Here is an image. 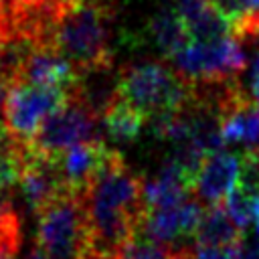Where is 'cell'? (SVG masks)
<instances>
[{
	"mask_svg": "<svg viewBox=\"0 0 259 259\" xmlns=\"http://www.w3.org/2000/svg\"><path fill=\"white\" fill-rule=\"evenodd\" d=\"M83 206L91 253L109 259L142 225L148 206L144 202V178L132 172L119 152H111L105 166L83 190Z\"/></svg>",
	"mask_w": 259,
	"mask_h": 259,
	"instance_id": "cell-1",
	"label": "cell"
},
{
	"mask_svg": "<svg viewBox=\"0 0 259 259\" xmlns=\"http://www.w3.org/2000/svg\"><path fill=\"white\" fill-rule=\"evenodd\" d=\"M111 18L113 8L103 0H67L53 24L51 47L67 57L79 73L113 65Z\"/></svg>",
	"mask_w": 259,
	"mask_h": 259,
	"instance_id": "cell-2",
	"label": "cell"
},
{
	"mask_svg": "<svg viewBox=\"0 0 259 259\" xmlns=\"http://www.w3.org/2000/svg\"><path fill=\"white\" fill-rule=\"evenodd\" d=\"M34 214L36 249L45 259H93L83 192L65 188Z\"/></svg>",
	"mask_w": 259,
	"mask_h": 259,
	"instance_id": "cell-3",
	"label": "cell"
},
{
	"mask_svg": "<svg viewBox=\"0 0 259 259\" xmlns=\"http://www.w3.org/2000/svg\"><path fill=\"white\" fill-rule=\"evenodd\" d=\"M119 97L148 115V119L182 111L190 99V83L180 73L160 61L125 65L117 73Z\"/></svg>",
	"mask_w": 259,
	"mask_h": 259,
	"instance_id": "cell-4",
	"label": "cell"
},
{
	"mask_svg": "<svg viewBox=\"0 0 259 259\" xmlns=\"http://www.w3.org/2000/svg\"><path fill=\"white\" fill-rule=\"evenodd\" d=\"M170 61L190 85L217 83L239 79L247 67V53L237 36L227 34L217 40H190Z\"/></svg>",
	"mask_w": 259,
	"mask_h": 259,
	"instance_id": "cell-5",
	"label": "cell"
},
{
	"mask_svg": "<svg viewBox=\"0 0 259 259\" xmlns=\"http://www.w3.org/2000/svg\"><path fill=\"white\" fill-rule=\"evenodd\" d=\"M71 91L59 87H42L26 81H18L8 87L4 101V123L12 136L22 142H30L45 119L61 109L69 99Z\"/></svg>",
	"mask_w": 259,
	"mask_h": 259,
	"instance_id": "cell-6",
	"label": "cell"
},
{
	"mask_svg": "<svg viewBox=\"0 0 259 259\" xmlns=\"http://www.w3.org/2000/svg\"><path fill=\"white\" fill-rule=\"evenodd\" d=\"M93 140H101L99 115L73 93L61 109L45 119V123L28 144L34 152L53 158L71 146Z\"/></svg>",
	"mask_w": 259,
	"mask_h": 259,
	"instance_id": "cell-7",
	"label": "cell"
},
{
	"mask_svg": "<svg viewBox=\"0 0 259 259\" xmlns=\"http://www.w3.org/2000/svg\"><path fill=\"white\" fill-rule=\"evenodd\" d=\"M204 210L202 202L196 196H190L180 204L148 210L138 231L158 243L176 245L178 239H194Z\"/></svg>",
	"mask_w": 259,
	"mask_h": 259,
	"instance_id": "cell-8",
	"label": "cell"
},
{
	"mask_svg": "<svg viewBox=\"0 0 259 259\" xmlns=\"http://www.w3.org/2000/svg\"><path fill=\"white\" fill-rule=\"evenodd\" d=\"M241 176V154L214 152L208 154L196 174L192 194L208 206L223 204L225 198L239 186Z\"/></svg>",
	"mask_w": 259,
	"mask_h": 259,
	"instance_id": "cell-9",
	"label": "cell"
},
{
	"mask_svg": "<svg viewBox=\"0 0 259 259\" xmlns=\"http://www.w3.org/2000/svg\"><path fill=\"white\" fill-rule=\"evenodd\" d=\"M111 152L113 150L107 148L103 140H93L71 146L53 158L67 188L83 192L89 186V182L99 174V170L105 166Z\"/></svg>",
	"mask_w": 259,
	"mask_h": 259,
	"instance_id": "cell-10",
	"label": "cell"
},
{
	"mask_svg": "<svg viewBox=\"0 0 259 259\" xmlns=\"http://www.w3.org/2000/svg\"><path fill=\"white\" fill-rule=\"evenodd\" d=\"M81 73L77 67L53 47H32L20 75V81L42 87H59L71 93L75 91Z\"/></svg>",
	"mask_w": 259,
	"mask_h": 259,
	"instance_id": "cell-11",
	"label": "cell"
},
{
	"mask_svg": "<svg viewBox=\"0 0 259 259\" xmlns=\"http://www.w3.org/2000/svg\"><path fill=\"white\" fill-rule=\"evenodd\" d=\"M148 28L154 45L168 61L176 57L190 42L188 26L178 10H160L158 14L152 16Z\"/></svg>",
	"mask_w": 259,
	"mask_h": 259,
	"instance_id": "cell-12",
	"label": "cell"
},
{
	"mask_svg": "<svg viewBox=\"0 0 259 259\" xmlns=\"http://www.w3.org/2000/svg\"><path fill=\"white\" fill-rule=\"evenodd\" d=\"M243 229L237 227V223L229 217L223 204L208 206L202 214V221L196 229L194 243L196 245H241L243 243Z\"/></svg>",
	"mask_w": 259,
	"mask_h": 259,
	"instance_id": "cell-13",
	"label": "cell"
},
{
	"mask_svg": "<svg viewBox=\"0 0 259 259\" xmlns=\"http://www.w3.org/2000/svg\"><path fill=\"white\" fill-rule=\"evenodd\" d=\"M28 160V142L10 134L6 123L0 121V190L8 192L18 186Z\"/></svg>",
	"mask_w": 259,
	"mask_h": 259,
	"instance_id": "cell-14",
	"label": "cell"
},
{
	"mask_svg": "<svg viewBox=\"0 0 259 259\" xmlns=\"http://www.w3.org/2000/svg\"><path fill=\"white\" fill-rule=\"evenodd\" d=\"M192 245H166L136 231L123 241L109 259H190Z\"/></svg>",
	"mask_w": 259,
	"mask_h": 259,
	"instance_id": "cell-15",
	"label": "cell"
},
{
	"mask_svg": "<svg viewBox=\"0 0 259 259\" xmlns=\"http://www.w3.org/2000/svg\"><path fill=\"white\" fill-rule=\"evenodd\" d=\"M146 121L148 115L138 107H134L132 103L123 101L121 97L103 113V127L107 136L113 142H121V144L134 142L142 134Z\"/></svg>",
	"mask_w": 259,
	"mask_h": 259,
	"instance_id": "cell-16",
	"label": "cell"
},
{
	"mask_svg": "<svg viewBox=\"0 0 259 259\" xmlns=\"http://www.w3.org/2000/svg\"><path fill=\"white\" fill-rule=\"evenodd\" d=\"M186 26L190 32V40H217L233 32V22L212 2H208L198 16L188 20Z\"/></svg>",
	"mask_w": 259,
	"mask_h": 259,
	"instance_id": "cell-17",
	"label": "cell"
},
{
	"mask_svg": "<svg viewBox=\"0 0 259 259\" xmlns=\"http://www.w3.org/2000/svg\"><path fill=\"white\" fill-rule=\"evenodd\" d=\"M229 217L237 223L239 229L247 231L249 225H253V196L245 192L241 186H237L223 202Z\"/></svg>",
	"mask_w": 259,
	"mask_h": 259,
	"instance_id": "cell-18",
	"label": "cell"
},
{
	"mask_svg": "<svg viewBox=\"0 0 259 259\" xmlns=\"http://www.w3.org/2000/svg\"><path fill=\"white\" fill-rule=\"evenodd\" d=\"M6 237H22L20 217L12 204L10 194L0 190V239H6Z\"/></svg>",
	"mask_w": 259,
	"mask_h": 259,
	"instance_id": "cell-19",
	"label": "cell"
},
{
	"mask_svg": "<svg viewBox=\"0 0 259 259\" xmlns=\"http://www.w3.org/2000/svg\"><path fill=\"white\" fill-rule=\"evenodd\" d=\"M239 247L241 245H223V247H212V245H192L190 259H237L239 257Z\"/></svg>",
	"mask_w": 259,
	"mask_h": 259,
	"instance_id": "cell-20",
	"label": "cell"
},
{
	"mask_svg": "<svg viewBox=\"0 0 259 259\" xmlns=\"http://www.w3.org/2000/svg\"><path fill=\"white\" fill-rule=\"evenodd\" d=\"M206 4H208V0H176V10L184 18V22H188L194 16H198Z\"/></svg>",
	"mask_w": 259,
	"mask_h": 259,
	"instance_id": "cell-21",
	"label": "cell"
},
{
	"mask_svg": "<svg viewBox=\"0 0 259 259\" xmlns=\"http://www.w3.org/2000/svg\"><path fill=\"white\" fill-rule=\"evenodd\" d=\"M247 95L259 105V53L255 55V59L251 63V69H249V89H247Z\"/></svg>",
	"mask_w": 259,
	"mask_h": 259,
	"instance_id": "cell-22",
	"label": "cell"
},
{
	"mask_svg": "<svg viewBox=\"0 0 259 259\" xmlns=\"http://www.w3.org/2000/svg\"><path fill=\"white\" fill-rule=\"evenodd\" d=\"M22 237H6L0 239V259H18Z\"/></svg>",
	"mask_w": 259,
	"mask_h": 259,
	"instance_id": "cell-23",
	"label": "cell"
},
{
	"mask_svg": "<svg viewBox=\"0 0 259 259\" xmlns=\"http://www.w3.org/2000/svg\"><path fill=\"white\" fill-rule=\"evenodd\" d=\"M237 259H259V239L255 237L249 243H241L239 247V257Z\"/></svg>",
	"mask_w": 259,
	"mask_h": 259,
	"instance_id": "cell-24",
	"label": "cell"
},
{
	"mask_svg": "<svg viewBox=\"0 0 259 259\" xmlns=\"http://www.w3.org/2000/svg\"><path fill=\"white\" fill-rule=\"evenodd\" d=\"M28 259H45V255H42L38 249H34V251L30 253V257H28Z\"/></svg>",
	"mask_w": 259,
	"mask_h": 259,
	"instance_id": "cell-25",
	"label": "cell"
},
{
	"mask_svg": "<svg viewBox=\"0 0 259 259\" xmlns=\"http://www.w3.org/2000/svg\"><path fill=\"white\" fill-rule=\"evenodd\" d=\"M208 2H212V4H214V2H217V0H208Z\"/></svg>",
	"mask_w": 259,
	"mask_h": 259,
	"instance_id": "cell-26",
	"label": "cell"
}]
</instances>
